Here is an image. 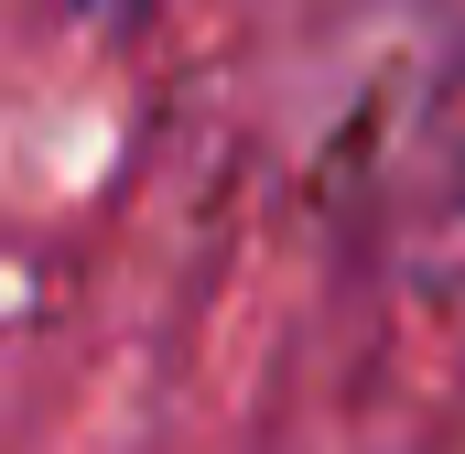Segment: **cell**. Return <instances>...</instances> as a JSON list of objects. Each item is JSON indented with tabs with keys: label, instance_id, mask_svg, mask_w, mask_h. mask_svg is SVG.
Masks as SVG:
<instances>
[{
	"label": "cell",
	"instance_id": "obj_1",
	"mask_svg": "<svg viewBox=\"0 0 465 454\" xmlns=\"http://www.w3.org/2000/svg\"><path fill=\"white\" fill-rule=\"evenodd\" d=\"M76 22H98V33H119V22H141V0H65Z\"/></svg>",
	"mask_w": 465,
	"mask_h": 454
},
{
	"label": "cell",
	"instance_id": "obj_2",
	"mask_svg": "<svg viewBox=\"0 0 465 454\" xmlns=\"http://www.w3.org/2000/svg\"><path fill=\"white\" fill-rule=\"evenodd\" d=\"M455 184H465V173H455Z\"/></svg>",
	"mask_w": 465,
	"mask_h": 454
}]
</instances>
